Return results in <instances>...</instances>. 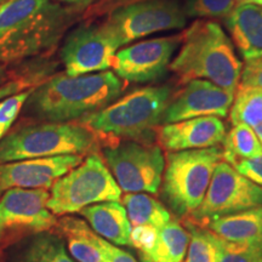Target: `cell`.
Returning <instances> with one entry per match:
<instances>
[{
  "instance_id": "6da1fadb",
  "label": "cell",
  "mask_w": 262,
  "mask_h": 262,
  "mask_svg": "<svg viewBox=\"0 0 262 262\" xmlns=\"http://www.w3.org/2000/svg\"><path fill=\"white\" fill-rule=\"evenodd\" d=\"M124 85L112 71L75 77L61 73L34 88L24 107L41 122H77L114 102Z\"/></svg>"
},
{
  "instance_id": "7a4b0ae2",
  "label": "cell",
  "mask_w": 262,
  "mask_h": 262,
  "mask_svg": "<svg viewBox=\"0 0 262 262\" xmlns=\"http://www.w3.org/2000/svg\"><path fill=\"white\" fill-rule=\"evenodd\" d=\"M54 0H8L0 4V64L49 50L70 21Z\"/></svg>"
},
{
  "instance_id": "3957f363",
  "label": "cell",
  "mask_w": 262,
  "mask_h": 262,
  "mask_svg": "<svg viewBox=\"0 0 262 262\" xmlns=\"http://www.w3.org/2000/svg\"><path fill=\"white\" fill-rule=\"evenodd\" d=\"M181 48L169 70L182 84L204 79L235 94L243 64L221 26L199 19L179 35Z\"/></svg>"
},
{
  "instance_id": "277c9868",
  "label": "cell",
  "mask_w": 262,
  "mask_h": 262,
  "mask_svg": "<svg viewBox=\"0 0 262 262\" xmlns=\"http://www.w3.org/2000/svg\"><path fill=\"white\" fill-rule=\"evenodd\" d=\"M171 94V88L166 85L134 90L77 123L96 135L148 142L162 123Z\"/></svg>"
},
{
  "instance_id": "5b68a950",
  "label": "cell",
  "mask_w": 262,
  "mask_h": 262,
  "mask_svg": "<svg viewBox=\"0 0 262 262\" xmlns=\"http://www.w3.org/2000/svg\"><path fill=\"white\" fill-rule=\"evenodd\" d=\"M96 136L77 122L27 124L0 140V163L57 156H84L96 147Z\"/></svg>"
},
{
  "instance_id": "8992f818",
  "label": "cell",
  "mask_w": 262,
  "mask_h": 262,
  "mask_svg": "<svg viewBox=\"0 0 262 262\" xmlns=\"http://www.w3.org/2000/svg\"><path fill=\"white\" fill-rule=\"evenodd\" d=\"M221 160L224 150L220 146L168 153L160 196L172 214L183 219L192 215L202 204Z\"/></svg>"
},
{
  "instance_id": "52a82bcc",
  "label": "cell",
  "mask_w": 262,
  "mask_h": 262,
  "mask_svg": "<svg viewBox=\"0 0 262 262\" xmlns=\"http://www.w3.org/2000/svg\"><path fill=\"white\" fill-rule=\"evenodd\" d=\"M122 193L102 157L93 153L55 181L48 208L54 215L75 214L97 203L119 202Z\"/></svg>"
},
{
  "instance_id": "ba28073f",
  "label": "cell",
  "mask_w": 262,
  "mask_h": 262,
  "mask_svg": "<svg viewBox=\"0 0 262 262\" xmlns=\"http://www.w3.org/2000/svg\"><path fill=\"white\" fill-rule=\"evenodd\" d=\"M102 158L122 192L158 193L165 168L160 146L129 140L106 147Z\"/></svg>"
},
{
  "instance_id": "9c48e42d",
  "label": "cell",
  "mask_w": 262,
  "mask_h": 262,
  "mask_svg": "<svg viewBox=\"0 0 262 262\" xmlns=\"http://www.w3.org/2000/svg\"><path fill=\"white\" fill-rule=\"evenodd\" d=\"M49 195V189L12 188L0 196V250L55 228L57 219L48 208Z\"/></svg>"
},
{
  "instance_id": "30bf717a",
  "label": "cell",
  "mask_w": 262,
  "mask_h": 262,
  "mask_svg": "<svg viewBox=\"0 0 262 262\" xmlns=\"http://www.w3.org/2000/svg\"><path fill=\"white\" fill-rule=\"evenodd\" d=\"M262 206V187L221 160L215 168L202 204L192 212L193 224L203 227L220 216L235 214Z\"/></svg>"
},
{
  "instance_id": "8fae6325",
  "label": "cell",
  "mask_w": 262,
  "mask_h": 262,
  "mask_svg": "<svg viewBox=\"0 0 262 262\" xmlns=\"http://www.w3.org/2000/svg\"><path fill=\"white\" fill-rule=\"evenodd\" d=\"M103 24L123 48L153 33L183 28L186 14L176 0H152L118 9Z\"/></svg>"
},
{
  "instance_id": "7c38bea8",
  "label": "cell",
  "mask_w": 262,
  "mask_h": 262,
  "mask_svg": "<svg viewBox=\"0 0 262 262\" xmlns=\"http://www.w3.org/2000/svg\"><path fill=\"white\" fill-rule=\"evenodd\" d=\"M119 48L118 39L103 22H86L68 35L61 49L64 73L75 77L107 71L112 68Z\"/></svg>"
},
{
  "instance_id": "4fadbf2b",
  "label": "cell",
  "mask_w": 262,
  "mask_h": 262,
  "mask_svg": "<svg viewBox=\"0 0 262 262\" xmlns=\"http://www.w3.org/2000/svg\"><path fill=\"white\" fill-rule=\"evenodd\" d=\"M180 37H163L140 41L117 51L113 71L120 79L129 83L153 81L168 70Z\"/></svg>"
},
{
  "instance_id": "5bb4252c",
  "label": "cell",
  "mask_w": 262,
  "mask_h": 262,
  "mask_svg": "<svg viewBox=\"0 0 262 262\" xmlns=\"http://www.w3.org/2000/svg\"><path fill=\"white\" fill-rule=\"evenodd\" d=\"M234 94L204 79H193L171 97L162 123L170 124L198 117L225 118L233 102Z\"/></svg>"
},
{
  "instance_id": "9a60e30c",
  "label": "cell",
  "mask_w": 262,
  "mask_h": 262,
  "mask_svg": "<svg viewBox=\"0 0 262 262\" xmlns=\"http://www.w3.org/2000/svg\"><path fill=\"white\" fill-rule=\"evenodd\" d=\"M83 159L81 155H70L0 163V196L12 188H51L55 181L79 165Z\"/></svg>"
},
{
  "instance_id": "2e32d148",
  "label": "cell",
  "mask_w": 262,
  "mask_h": 262,
  "mask_svg": "<svg viewBox=\"0 0 262 262\" xmlns=\"http://www.w3.org/2000/svg\"><path fill=\"white\" fill-rule=\"evenodd\" d=\"M156 134L160 148L166 152H180L221 145L226 136V126L221 118L198 117L163 124L156 129Z\"/></svg>"
},
{
  "instance_id": "e0dca14e",
  "label": "cell",
  "mask_w": 262,
  "mask_h": 262,
  "mask_svg": "<svg viewBox=\"0 0 262 262\" xmlns=\"http://www.w3.org/2000/svg\"><path fill=\"white\" fill-rule=\"evenodd\" d=\"M226 26L245 61L262 57V8L253 3L237 4Z\"/></svg>"
},
{
  "instance_id": "ac0fdd59",
  "label": "cell",
  "mask_w": 262,
  "mask_h": 262,
  "mask_svg": "<svg viewBox=\"0 0 262 262\" xmlns=\"http://www.w3.org/2000/svg\"><path fill=\"white\" fill-rule=\"evenodd\" d=\"M80 215L95 233L110 243L119 247L130 244L133 226L123 204L118 202L97 203L84 208Z\"/></svg>"
},
{
  "instance_id": "d6986e66",
  "label": "cell",
  "mask_w": 262,
  "mask_h": 262,
  "mask_svg": "<svg viewBox=\"0 0 262 262\" xmlns=\"http://www.w3.org/2000/svg\"><path fill=\"white\" fill-rule=\"evenodd\" d=\"M232 243H249L262 238V206L212 219L203 226Z\"/></svg>"
},
{
  "instance_id": "ffe728a7",
  "label": "cell",
  "mask_w": 262,
  "mask_h": 262,
  "mask_svg": "<svg viewBox=\"0 0 262 262\" xmlns=\"http://www.w3.org/2000/svg\"><path fill=\"white\" fill-rule=\"evenodd\" d=\"M55 231L64 241L70 255L77 262H103L104 254L96 243V233L86 222L74 216L57 220Z\"/></svg>"
},
{
  "instance_id": "44dd1931",
  "label": "cell",
  "mask_w": 262,
  "mask_h": 262,
  "mask_svg": "<svg viewBox=\"0 0 262 262\" xmlns=\"http://www.w3.org/2000/svg\"><path fill=\"white\" fill-rule=\"evenodd\" d=\"M10 262H77L66 249L56 232H41L18 242L12 249Z\"/></svg>"
},
{
  "instance_id": "7402d4cb",
  "label": "cell",
  "mask_w": 262,
  "mask_h": 262,
  "mask_svg": "<svg viewBox=\"0 0 262 262\" xmlns=\"http://www.w3.org/2000/svg\"><path fill=\"white\" fill-rule=\"evenodd\" d=\"M189 233L178 220H170L158 228L156 244L148 253L141 254L142 262H182L187 253Z\"/></svg>"
},
{
  "instance_id": "603a6c76",
  "label": "cell",
  "mask_w": 262,
  "mask_h": 262,
  "mask_svg": "<svg viewBox=\"0 0 262 262\" xmlns=\"http://www.w3.org/2000/svg\"><path fill=\"white\" fill-rule=\"evenodd\" d=\"M123 205L131 226L150 225L160 228L171 220L168 209L145 193H126L123 196Z\"/></svg>"
},
{
  "instance_id": "cb8c5ba5",
  "label": "cell",
  "mask_w": 262,
  "mask_h": 262,
  "mask_svg": "<svg viewBox=\"0 0 262 262\" xmlns=\"http://www.w3.org/2000/svg\"><path fill=\"white\" fill-rule=\"evenodd\" d=\"M222 143L224 160L233 168L242 160L250 159L262 152V145L254 129L245 124L233 125L228 133H226Z\"/></svg>"
},
{
  "instance_id": "d4e9b609",
  "label": "cell",
  "mask_w": 262,
  "mask_h": 262,
  "mask_svg": "<svg viewBox=\"0 0 262 262\" xmlns=\"http://www.w3.org/2000/svg\"><path fill=\"white\" fill-rule=\"evenodd\" d=\"M231 123L255 127L262 124V89L238 85L229 108Z\"/></svg>"
},
{
  "instance_id": "484cf974",
  "label": "cell",
  "mask_w": 262,
  "mask_h": 262,
  "mask_svg": "<svg viewBox=\"0 0 262 262\" xmlns=\"http://www.w3.org/2000/svg\"><path fill=\"white\" fill-rule=\"evenodd\" d=\"M211 238L217 262H262V238L249 243H232L212 233Z\"/></svg>"
},
{
  "instance_id": "4316f807",
  "label": "cell",
  "mask_w": 262,
  "mask_h": 262,
  "mask_svg": "<svg viewBox=\"0 0 262 262\" xmlns=\"http://www.w3.org/2000/svg\"><path fill=\"white\" fill-rule=\"evenodd\" d=\"M185 227L189 233L186 262H217V253L210 232L188 219L185 221Z\"/></svg>"
},
{
  "instance_id": "83f0119b",
  "label": "cell",
  "mask_w": 262,
  "mask_h": 262,
  "mask_svg": "<svg viewBox=\"0 0 262 262\" xmlns=\"http://www.w3.org/2000/svg\"><path fill=\"white\" fill-rule=\"evenodd\" d=\"M237 4V0H187L183 11L188 17L226 18Z\"/></svg>"
},
{
  "instance_id": "f1b7e54d",
  "label": "cell",
  "mask_w": 262,
  "mask_h": 262,
  "mask_svg": "<svg viewBox=\"0 0 262 262\" xmlns=\"http://www.w3.org/2000/svg\"><path fill=\"white\" fill-rule=\"evenodd\" d=\"M32 90L33 89L21 91V93L0 100V140L8 134L10 127L17 119Z\"/></svg>"
},
{
  "instance_id": "f546056e",
  "label": "cell",
  "mask_w": 262,
  "mask_h": 262,
  "mask_svg": "<svg viewBox=\"0 0 262 262\" xmlns=\"http://www.w3.org/2000/svg\"><path fill=\"white\" fill-rule=\"evenodd\" d=\"M49 74H50V68L40 67L37 71L33 72V73H28L8 81V83L0 86V100L21 93V91L34 89V88L39 86V85L50 78L48 77Z\"/></svg>"
},
{
  "instance_id": "4dcf8cb0",
  "label": "cell",
  "mask_w": 262,
  "mask_h": 262,
  "mask_svg": "<svg viewBox=\"0 0 262 262\" xmlns=\"http://www.w3.org/2000/svg\"><path fill=\"white\" fill-rule=\"evenodd\" d=\"M146 2H152V0H97V2H94L85 11L84 19L88 22H93L94 19L98 17L112 14L118 9Z\"/></svg>"
},
{
  "instance_id": "1f68e13d",
  "label": "cell",
  "mask_w": 262,
  "mask_h": 262,
  "mask_svg": "<svg viewBox=\"0 0 262 262\" xmlns=\"http://www.w3.org/2000/svg\"><path fill=\"white\" fill-rule=\"evenodd\" d=\"M157 237H158V228L150 225L134 226L130 233L131 247L136 248L141 254H146L155 247Z\"/></svg>"
},
{
  "instance_id": "d6a6232c",
  "label": "cell",
  "mask_w": 262,
  "mask_h": 262,
  "mask_svg": "<svg viewBox=\"0 0 262 262\" xmlns=\"http://www.w3.org/2000/svg\"><path fill=\"white\" fill-rule=\"evenodd\" d=\"M239 85L262 89V57L245 61V66L242 68Z\"/></svg>"
},
{
  "instance_id": "836d02e7",
  "label": "cell",
  "mask_w": 262,
  "mask_h": 262,
  "mask_svg": "<svg viewBox=\"0 0 262 262\" xmlns=\"http://www.w3.org/2000/svg\"><path fill=\"white\" fill-rule=\"evenodd\" d=\"M234 169L262 187V152L253 158L239 162Z\"/></svg>"
},
{
  "instance_id": "e575fe53",
  "label": "cell",
  "mask_w": 262,
  "mask_h": 262,
  "mask_svg": "<svg viewBox=\"0 0 262 262\" xmlns=\"http://www.w3.org/2000/svg\"><path fill=\"white\" fill-rule=\"evenodd\" d=\"M96 243L98 244V247L101 248L104 256H106L111 262H139L130 253L123 250V249L118 248L117 245L110 243L106 239L101 238L100 235L97 234Z\"/></svg>"
},
{
  "instance_id": "d590c367",
  "label": "cell",
  "mask_w": 262,
  "mask_h": 262,
  "mask_svg": "<svg viewBox=\"0 0 262 262\" xmlns=\"http://www.w3.org/2000/svg\"><path fill=\"white\" fill-rule=\"evenodd\" d=\"M11 75H12L11 71H9L5 66L0 64V86L4 85L5 83H8V81L17 78V77H11Z\"/></svg>"
},
{
  "instance_id": "8d00e7d4",
  "label": "cell",
  "mask_w": 262,
  "mask_h": 262,
  "mask_svg": "<svg viewBox=\"0 0 262 262\" xmlns=\"http://www.w3.org/2000/svg\"><path fill=\"white\" fill-rule=\"evenodd\" d=\"M54 2L66 3V4L77 5V6H85V5L91 4V3H94L95 0H54Z\"/></svg>"
},
{
  "instance_id": "74e56055",
  "label": "cell",
  "mask_w": 262,
  "mask_h": 262,
  "mask_svg": "<svg viewBox=\"0 0 262 262\" xmlns=\"http://www.w3.org/2000/svg\"><path fill=\"white\" fill-rule=\"evenodd\" d=\"M253 129H254V131H255V134H256L257 139L260 140V142H261V145H262V124H260V125L253 127Z\"/></svg>"
},
{
  "instance_id": "f35d334b",
  "label": "cell",
  "mask_w": 262,
  "mask_h": 262,
  "mask_svg": "<svg viewBox=\"0 0 262 262\" xmlns=\"http://www.w3.org/2000/svg\"><path fill=\"white\" fill-rule=\"evenodd\" d=\"M250 3H253V4H256V5L261 6V8H262V0H251Z\"/></svg>"
},
{
  "instance_id": "ab89813d",
  "label": "cell",
  "mask_w": 262,
  "mask_h": 262,
  "mask_svg": "<svg viewBox=\"0 0 262 262\" xmlns=\"http://www.w3.org/2000/svg\"><path fill=\"white\" fill-rule=\"evenodd\" d=\"M238 4H242V3H250L251 0H237Z\"/></svg>"
},
{
  "instance_id": "60d3db41",
  "label": "cell",
  "mask_w": 262,
  "mask_h": 262,
  "mask_svg": "<svg viewBox=\"0 0 262 262\" xmlns=\"http://www.w3.org/2000/svg\"><path fill=\"white\" fill-rule=\"evenodd\" d=\"M2 2H8V0H0V3H2Z\"/></svg>"
}]
</instances>
